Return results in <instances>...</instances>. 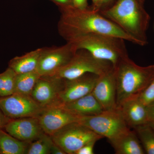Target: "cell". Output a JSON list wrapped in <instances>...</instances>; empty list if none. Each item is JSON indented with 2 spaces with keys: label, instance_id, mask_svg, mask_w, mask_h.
<instances>
[{
  "label": "cell",
  "instance_id": "cell-7",
  "mask_svg": "<svg viewBox=\"0 0 154 154\" xmlns=\"http://www.w3.org/2000/svg\"><path fill=\"white\" fill-rule=\"evenodd\" d=\"M51 137L54 143L68 154H75L86 144L103 138L78 122L68 125Z\"/></svg>",
  "mask_w": 154,
  "mask_h": 154
},
{
  "label": "cell",
  "instance_id": "cell-30",
  "mask_svg": "<svg viewBox=\"0 0 154 154\" xmlns=\"http://www.w3.org/2000/svg\"><path fill=\"white\" fill-rule=\"evenodd\" d=\"M112 1V0H99L98 5L95 10L100 11L103 10Z\"/></svg>",
  "mask_w": 154,
  "mask_h": 154
},
{
  "label": "cell",
  "instance_id": "cell-16",
  "mask_svg": "<svg viewBox=\"0 0 154 154\" xmlns=\"http://www.w3.org/2000/svg\"><path fill=\"white\" fill-rule=\"evenodd\" d=\"M59 104L79 116L96 115L104 110L92 93L72 102Z\"/></svg>",
  "mask_w": 154,
  "mask_h": 154
},
{
  "label": "cell",
  "instance_id": "cell-20",
  "mask_svg": "<svg viewBox=\"0 0 154 154\" xmlns=\"http://www.w3.org/2000/svg\"><path fill=\"white\" fill-rule=\"evenodd\" d=\"M40 77L36 70L17 74L14 93L31 96L34 86Z\"/></svg>",
  "mask_w": 154,
  "mask_h": 154
},
{
  "label": "cell",
  "instance_id": "cell-18",
  "mask_svg": "<svg viewBox=\"0 0 154 154\" xmlns=\"http://www.w3.org/2000/svg\"><path fill=\"white\" fill-rule=\"evenodd\" d=\"M42 50V48H38L21 56L16 57L10 61L9 67L17 74L36 71Z\"/></svg>",
  "mask_w": 154,
  "mask_h": 154
},
{
  "label": "cell",
  "instance_id": "cell-29",
  "mask_svg": "<svg viewBox=\"0 0 154 154\" xmlns=\"http://www.w3.org/2000/svg\"><path fill=\"white\" fill-rule=\"evenodd\" d=\"M51 154H66L65 152L62 149L54 143L53 144L52 147H51Z\"/></svg>",
  "mask_w": 154,
  "mask_h": 154
},
{
  "label": "cell",
  "instance_id": "cell-32",
  "mask_svg": "<svg viewBox=\"0 0 154 154\" xmlns=\"http://www.w3.org/2000/svg\"><path fill=\"white\" fill-rule=\"evenodd\" d=\"M93 2L94 4V7L93 9L96 10L98 5V4H99V0H93Z\"/></svg>",
  "mask_w": 154,
  "mask_h": 154
},
{
  "label": "cell",
  "instance_id": "cell-33",
  "mask_svg": "<svg viewBox=\"0 0 154 154\" xmlns=\"http://www.w3.org/2000/svg\"><path fill=\"white\" fill-rule=\"evenodd\" d=\"M148 124L152 128L154 131V122H149Z\"/></svg>",
  "mask_w": 154,
  "mask_h": 154
},
{
  "label": "cell",
  "instance_id": "cell-35",
  "mask_svg": "<svg viewBox=\"0 0 154 154\" xmlns=\"http://www.w3.org/2000/svg\"><path fill=\"white\" fill-rule=\"evenodd\" d=\"M0 154H1V150H0Z\"/></svg>",
  "mask_w": 154,
  "mask_h": 154
},
{
  "label": "cell",
  "instance_id": "cell-19",
  "mask_svg": "<svg viewBox=\"0 0 154 154\" xmlns=\"http://www.w3.org/2000/svg\"><path fill=\"white\" fill-rule=\"evenodd\" d=\"M29 143L17 139L2 130H0L1 154H26Z\"/></svg>",
  "mask_w": 154,
  "mask_h": 154
},
{
  "label": "cell",
  "instance_id": "cell-28",
  "mask_svg": "<svg viewBox=\"0 0 154 154\" xmlns=\"http://www.w3.org/2000/svg\"><path fill=\"white\" fill-rule=\"evenodd\" d=\"M11 119L7 117L0 109V130L5 128L6 124Z\"/></svg>",
  "mask_w": 154,
  "mask_h": 154
},
{
  "label": "cell",
  "instance_id": "cell-5",
  "mask_svg": "<svg viewBox=\"0 0 154 154\" xmlns=\"http://www.w3.org/2000/svg\"><path fill=\"white\" fill-rule=\"evenodd\" d=\"M78 123L112 141L130 129L119 108L94 116H79Z\"/></svg>",
  "mask_w": 154,
  "mask_h": 154
},
{
  "label": "cell",
  "instance_id": "cell-21",
  "mask_svg": "<svg viewBox=\"0 0 154 154\" xmlns=\"http://www.w3.org/2000/svg\"><path fill=\"white\" fill-rule=\"evenodd\" d=\"M134 128L146 153L154 154L153 129L148 123L139 125Z\"/></svg>",
  "mask_w": 154,
  "mask_h": 154
},
{
  "label": "cell",
  "instance_id": "cell-2",
  "mask_svg": "<svg viewBox=\"0 0 154 154\" xmlns=\"http://www.w3.org/2000/svg\"><path fill=\"white\" fill-rule=\"evenodd\" d=\"M142 5L139 0H117L113 6L99 11L131 37L136 44L145 46L148 43L146 32L150 17Z\"/></svg>",
  "mask_w": 154,
  "mask_h": 154
},
{
  "label": "cell",
  "instance_id": "cell-6",
  "mask_svg": "<svg viewBox=\"0 0 154 154\" xmlns=\"http://www.w3.org/2000/svg\"><path fill=\"white\" fill-rule=\"evenodd\" d=\"M113 65L101 60L85 49H79L70 60L53 75L63 79L71 80L91 73L101 76L113 68Z\"/></svg>",
  "mask_w": 154,
  "mask_h": 154
},
{
  "label": "cell",
  "instance_id": "cell-24",
  "mask_svg": "<svg viewBox=\"0 0 154 154\" xmlns=\"http://www.w3.org/2000/svg\"><path fill=\"white\" fill-rule=\"evenodd\" d=\"M138 98L146 106L154 102V79L150 85L138 96Z\"/></svg>",
  "mask_w": 154,
  "mask_h": 154
},
{
  "label": "cell",
  "instance_id": "cell-26",
  "mask_svg": "<svg viewBox=\"0 0 154 154\" xmlns=\"http://www.w3.org/2000/svg\"><path fill=\"white\" fill-rule=\"evenodd\" d=\"M72 5L75 8L81 10L88 8L87 0H72Z\"/></svg>",
  "mask_w": 154,
  "mask_h": 154
},
{
  "label": "cell",
  "instance_id": "cell-36",
  "mask_svg": "<svg viewBox=\"0 0 154 154\" xmlns=\"http://www.w3.org/2000/svg\"><path fill=\"white\" fill-rule=\"evenodd\" d=\"M153 26H154V25H153Z\"/></svg>",
  "mask_w": 154,
  "mask_h": 154
},
{
  "label": "cell",
  "instance_id": "cell-11",
  "mask_svg": "<svg viewBox=\"0 0 154 154\" xmlns=\"http://www.w3.org/2000/svg\"><path fill=\"white\" fill-rule=\"evenodd\" d=\"M99 75L88 73L76 79H64L57 104L72 102L92 93Z\"/></svg>",
  "mask_w": 154,
  "mask_h": 154
},
{
  "label": "cell",
  "instance_id": "cell-22",
  "mask_svg": "<svg viewBox=\"0 0 154 154\" xmlns=\"http://www.w3.org/2000/svg\"><path fill=\"white\" fill-rule=\"evenodd\" d=\"M54 143L51 137L44 132L36 140L30 143L26 154H51Z\"/></svg>",
  "mask_w": 154,
  "mask_h": 154
},
{
  "label": "cell",
  "instance_id": "cell-23",
  "mask_svg": "<svg viewBox=\"0 0 154 154\" xmlns=\"http://www.w3.org/2000/svg\"><path fill=\"white\" fill-rule=\"evenodd\" d=\"M17 74L10 67L0 74V96L5 97L14 94Z\"/></svg>",
  "mask_w": 154,
  "mask_h": 154
},
{
  "label": "cell",
  "instance_id": "cell-13",
  "mask_svg": "<svg viewBox=\"0 0 154 154\" xmlns=\"http://www.w3.org/2000/svg\"><path fill=\"white\" fill-rule=\"evenodd\" d=\"M92 94L104 110L117 109L116 85L114 68L105 74L99 76Z\"/></svg>",
  "mask_w": 154,
  "mask_h": 154
},
{
  "label": "cell",
  "instance_id": "cell-15",
  "mask_svg": "<svg viewBox=\"0 0 154 154\" xmlns=\"http://www.w3.org/2000/svg\"><path fill=\"white\" fill-rule=\"evenodd\" d=\"M119 109L128 126L134 128L148 123L146 106L140 102L138 96L125 101Z\"/></svg>",
  "mask_w": 154,
  "mask_h": 154
},
{
  "label": "cell",
  "instance_id": "cell-4",
  "mask_svg": "<svg viewBox=\"0 0 154 154\" xmlns=\"http://www.w3.org/2000/svg\"><path fill=\"white\" fill-rule=\"evenodd\" d=\"M76 50L85 49L95 57L109 62L115 68L119 63L129 57L124 39L115 36L91 33L67 41Z\"/></svg>",
  "mask_w": 154,
  "mask_h": 154
},
{
  "label": "cell",
  "instance_id": "cell-31",
  "mask_svg": "<svg viewBox=\"0 0 154 154\" xmlns=\"http://www.w3.org/2000/svg\"><path fill=\"white\" fill-rule=\"evenodd\" d=\"M57 2L60 7L72 5V0H54Z\"/></svg>",
  "mask_w": 154,
  "mask_h": 154
},
{
  "label": "cell",
  "instance_id": "cell-8",
  "mask_svg": "<svg viewBox=\"0 0 154 154\" xmlns=\"http://www.w3.org/2000/svg\"><path fill=\"white\" fill-rule=\"evenodd\" d=\"M44 108L31 96L14 93L0 98V109L10 119L38 118Z\"/></svg>",
  "mask_w": 154,
  "mask_h": 154
},
{
  "label": "cell",
  "instance_id": "cell-3",
  "mask_svg": "<svg viewBox=\"0 0 154 154\" xmlns=\"http://www.w3.org/2000/svg\"><path fill=\"white\" fill-rule=\"evenodd\" d=\"M117 108L125 101L137 96L154 79V65L141 66L129 57L115 68Z\"/></svg>",
  "mask_w": 154,
  "mask_h": 154
},
{
  "label": "cell",
  "instance_id": "cell-9",
  "mask_svg": "<svg viewBox=\"0 0 154 154\" xmlns=\"http://www.w3.org/2000/svg\"><path fill=\"white\" fill-rule=\"evenodd\" d=\"M76 51L68 42L60 47L42 48L36 71L40 76L53 75L70 60Z\"/></svg>",
  "mask_w": 154,
  "mask_h": 154
},
{
  "label": "cell",
  "instance_id": "cell-34",
  "mask_svg": "<svg viewBox=\"0 0 154 154\" xmlns=\"http://www.w3.org/2000/svg\"><path fill=\"white\" fill-rule=\"evenodd\" d=\"M140 2L141 3H142V4H143V0H139Z\"/></svg>",
  "mask_w": 154,
  "mask_h": 154
},
{
  "label": "cell",
  "instance_id": "cell-25",
  "mask_svg": "<svg viewBox=\"0 0 154 154\" xmlns=\"http://www.w3.org/2000/svg\"><path fill=\"white\" fill-rule=\"evenodd\" d=\"M96 142V141H92L86 144L80 148L75 154H94V146Z\"/></svg>",
  "mask_w": 154,
  "mask_h": 154
},
{
  "label": "cell",
  "instance_id": "cell-10",
  "mask_svg": "<svg viewBox=\"0 0 154 154\" xmlns=\"http://www.w3.org/2000/svg\"><path fill=\"white\" fill-rule=\"evenodd\" d=\"M79 117L56 104L44 107L38 119L43 132L51 136L68 125L78 122Z\"/></svg>",
  "mask_w": 154,
  "mask_h": 154
},
{
  "label": "cell",
  "instance_id": "cell-17",
  "mask_svg": "<svg viewBox=\"0 0 154 154\" xmlns=\"http://www.w3.org/2000/svg\"><path fill=\"white\" fill-rule=\"evenodd\" d=\"M117 154H144L145 152L135 131L129 129L110 142Z\"/></svg>",
  "mask_w": 154,
  "mask_h": 154
},
{
  "label": "cell",
  "instance_id": "cell-27",
  "mask_svg": "<svg viewBox=\"0 0 154 154\" xmlns=\"http://www.w3.org/2000/svg\"><path fill=\"white\" fill-rule=\"evenodd\" d=\"M148 123L154 122V102L146 106Z\"/></svg>",
  "mask_w": 154,
  "mask_h": 154
},
{
  "label": "cell",
  "instance_id": "cell-14",
  "mask_svg": "<svg viewBox=\"0 0 154 154\" xmlns=\"http://www.w3.org/2000/svg\"><path fill=\"white\" fill-rule=\"evenodd\" d=\"M5 128L9 134L19 140L28 143L36 140L44 133L37 117L11 119Z\"/></svg>",
  "mask_w": 154,
  "mask_h": 154
},
{
  "label": "cell",
  "instance_id": "cell-12",
  "mask_svg": "<svg viewBox=\"0 0 154 154\" xmlns=\"http://www.w3.org/2000/svg\"><path fill=\"white\" fill-rule=\"evenodd\" d=\"M64 83V79L55 75L40 76L31 96L43 107L55 105Z\"/></svg>",
  "mask_w": 154,
  "mask_h": 154
},
{
  "label": "cell",
  "instance_id": "cell-1",
  "mask_svg": "<svg viewBox=\"0 0 154 154\" xmlns=\"http://www.w3.org/2000/svg\"><path fill=\"white\" fill-rule=\"evenodd\" d=\"M61 16L58 30L66 41L91 33L115 36L136 44L135 42L99 11L81 10L73 5L60 7Z\"/></svg>",
  "mask_w": 154,
  "mask_h": 154
}]
</instances>
